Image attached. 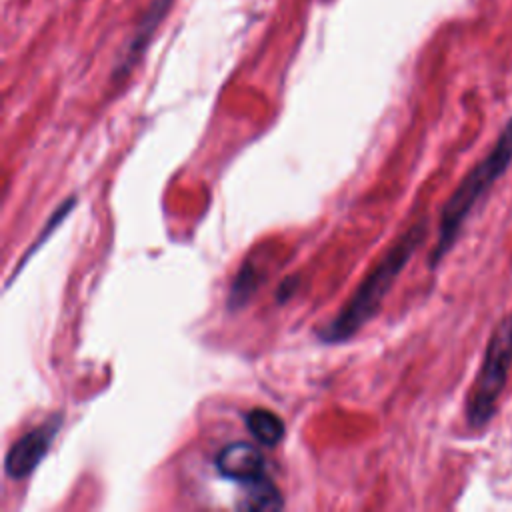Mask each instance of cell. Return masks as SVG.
<instances>
[{"mask_svg":"<svg viewBox=\"0 0 512 512\" xmlns=\"http://www.w3.org/2000/svg\"><path fill=\"white\" fill-rule=\"evenodd\" d=\"M428 232L426 220L412 224L396 242L382 254V258L370 268L354 294L342 306V310L318 332V338L326 344H338L350 340L362 326H366L382 308L390 288L410 262L412 254L420 248Z\"/></svg>","mask_w":512,"mask_h":512,"instance_id":"cell-1","label":"cell"},{"mask_svg":"<svg viewBox=\"0 0 512 512\" xmlns=\"http://www.w3.org/2000/svg\"><path fill=\"white\" fill-rule=\"evenodd\" d=\"M512 162V118L504 124L492 150L464 176L452 196L446 200L440 214V230L436 246L430 252V266H438L454 246L466 218L476 202L494 186Z\"/></svg>","mask_w":512,"mask_h":512,"instance_id":"cell-2","label":"cell"},{"mask_svg":"<svg viewBox=\"0 0 512 512\" xmlns=\"http://www.w3.org/2000/svg\"><path fill=\"white\" fill-rule=\"evenodd\" d=\"M512 366V314L504 316L484 350V358L480 370L474 378V386L468 394L466 402V420L474 430L484 428L494 412L498 398L506 386L508 372Z\"/></svg>","mask_w":512,"mask_h":512,"instance_id":"cell-3","label":"cell"},{"mask_svg":"<svg viewBox=\"0 0 512 512\" xmlns=\"http://www.w3.org/2000/svg\"><path fill=\"white\" fill-rule=\"evenodd\" d=\"M62 416L54 414L44 420L40 426L22 434L6 452L4 458V472L10 480H24L28 478L38 464L48 454L56 434L60 432Z\"/></svg>","mask_w":512,"mask_h":512,"instance_id":"cell-4","label":"cell"},{"mask_svg":"<svg viewBox=\"0 0 512 512\" xmlns=\"http://www.w3.org/2000/svg\"><path fill=\"white\" fill-rule=\"evenodd\" d=\"M170 4H172V0H152V4L144 10L140 22L134 28L132 38L126 44V50L122 52V56H120V60H118V64L114 68V78L116 80H120V78H124V76H128L132 72L136 62L144 54L148 42L152 40L154 32L158 30L160 22L168 14Z\"/></svg>","mask_w":512,"mask_h":512,"instance_id":"cell-5","label":"cell"},{"mask_svg":"<svg viewBox=\"0 0 512 512\" xmlns=\"http://www.w3.org/2000/svg\"><path fill=\"white\" fill-rule=\"evenodd\" d=\"M214 464L224 478L240 484H246L264 476V456L254 444H248V442L226 444L216 454Z\"/></svg>","mask_w":512,"mask_h":512,"instance_id":"cell-6","label":"cell"},{"mask_svg":"<svg viewBox=\"0 0 512 512\" xmlns=\"http://www.w3.org/2000/svg\"><path fill=\"white\" fill-rule=\"evenodd\" d=\"M244 424L248 432L256 438V442L268 448H274L284 438L286 432L282 418L266 408H252L244 416Z\"/></svg>","mask_w":512,"mask_h":512,"instance_id":"cell-7","label":"cell"},{"mask_svg":"<svg viewBox=\"0 0 512 512\" xmlns=\"http://www.w3.org/2000/svg\"><path fill=\"white\" fill-rule=\"evenodd\" d=\"M284 506V498L276 484L264 476L244 484V496L238 502L242 510H280Z\"/></svg>","mask_w":512,"mask_h":512,"instance_id":"cell-8","label":"cell"},{"mask_svg":"<svg viewBox=\"0 0 512 512\" xmlns=\"http://www.w3.org/2000/svg\"><path fill=\"white\" fill-rule=\"evenodd\" d=\"M74 202H76V198H74V196H70L66 202H62V204H60V206H58V208L52 212L50 220H48V222H46V226L42 228V232H40V236L36 238V242H34V244H32V246H30V248L24 252V258L20 260V264H18V270H20V268L26 264V260L32 256V252H36V250H38V248H40V246H42V244L48 240V236H50V234H52V232H54V230L60 226V222H62V220H64V218H66V216L72 212V206H74Z\"/></svg>","mask_w":512,"mask_h":512,"instance_id":"cell-9","label":"cell"}]
</instances>
